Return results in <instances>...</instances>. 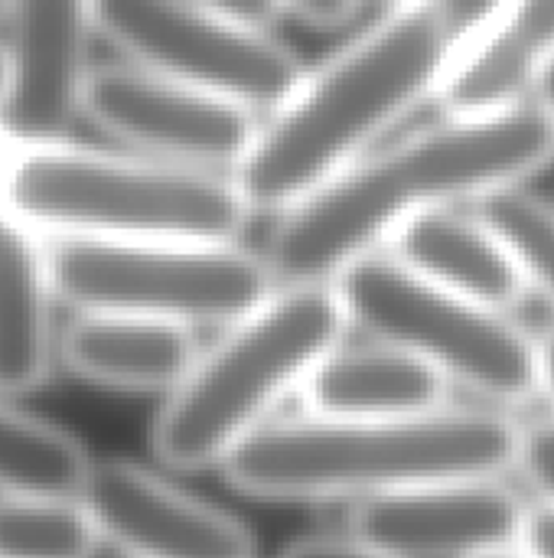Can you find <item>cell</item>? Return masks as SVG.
<instances>
[{
    "mask_svg": "<svg viewBox=\"0 0 554 558\" xmlns=\"http://www.w3.org/2000/svg\"><path fill=\"white\" fill-rule=\"evenodd\" d=\"M405 268L493 311H513L529 294V275L506 235L473 206L434 209L408 219L385 245Z\"/></svg>",
    "mask_w": 554,
    "mask_h": 558,
    "instance_id": "4fadbf2b",
    "label": "cell"
},
{
    "mask_svg": "<svg viewBox=\"0 0 554 558\" xmlns=\"http://www.w3.org/2000/svg\"><path fill=\"white\" fill-rule=\"evenodd\" d=\"M52 268L36 229L0 206V396L36 392L59 356Z\"/></svg>",
    "mask_w": 554,
    "mask_h": 558,
    "instance_id": "e0dca14e",
    "label": "cell"
},
{
    "mask_svg": "<svg viewBox=\"0 0 554 558\" xmlns=\"http://www.w3.org/2000/svg\"><path fill=\"white\" fill-rule=\"evenodd\" d=\"M101 543L75 497H0V558H91Z\"/></svg>",
    "mask_w": 554,
    "mask_h": 558,
    "instance_id": "d6986e66",
    "label": "cell"
},
{
    "mask_svg": "<svg viewBox=\"0 0 554 558\" xmlns=\"http://www.w3.org/2000/svg\"><path fill=\"white\" fill-rule=\"evenodd\" d=\"M513 471L539 494V504L554 507V422H535L519 428Z\"/></svg>",
    "mask_w": 554,
    "mask_h": 558,
    "instance_id": "44dd1931",
    "label": "cell"
},
{
    "mask_svg": "<svg viewBox=\"0 0 554 558\" xmlns=\"http://www.w3.org/2000/svg\"><path fill=\"white\" fill-rule=\"evenodd\" d=\"M333 288L349 327L415 353L451 386L500 409L539 396L535 337L506 311L431 284L385 248L353 262Z\"/></svg>",
    "mask_w": 554,
    "mask_h": 558,
    "instance_id": "8992f818",
    "label": "cell"
},
{
    "mask_svg": "<svg viewBox=\"0 0 554 558\" xmlns=\"http://www.w3.org/2000/svg\"><path fill=\"white\" fill-rule=\"evenodd\" d=\"M554 163V114L535 98L496 114H444L376 144L278 213L264 262L278 284H333L382 252L398 226L447 206H480Z\"/></svg>",
    "mask_w": 554,
    "mask_h": 558,
    "instance_id": "6da1fadb",
    "label": "cell"
},
{
    "mask_svg": "<svg viewBox=\"0 0 554 558\" xmlns=\"http://www.w3.org/2000/svg\"><path fill=\"white\" fill-rule=\"evenodd\" d=\"M526 517L500 477H454L359 500L349 533L392 558H487L522 543Z\"/></svg>",
    "mask_w": 554,
    "mask_h": 558,
    "instance_id": "30bf717a",
    "label": "cell"
},
{
    "mask_svg": "<svg viewBox=\"0 0 554 558\" xmlns=\"http://www.w3.org/2000/svg\"><path fill=\"white\" fill-rule=\"evenodd\" d=\"M519 549H526L532 558H554V507L549 504L529 507Z\"/></svg>",
    "mask_w": 554,
    "mask_h": 558,
    "instance_id": "d4e9b609",
    "label": "cell"
},
{
    "mask_svg": "<svg viewBox=\"0 0 554 558\" xmlns=\"http://www.w3.org/2000/svg\"><path fill=\"white\" fill-rule=\"evenodd\" d=\"M554 69V0H506L467 46L438 105L444 114H496L539 98Z\"/></svg>",
    "mask_w": 554,
    "mask_h": 558,
    "instance_id": "5bb4252c",
    "label": "cell"
},
{
    "mask_svg": "<svg viewBox=\"0 0 554 558\" xmlns=\"http://www.w3.org/2000/svg\"><path fill=\"white\" fill-rule=\"evenodd\" d=\"M506 0H395L307 69L284 105L261 118L232 173L255 213H284L330 173L385 141L447 75Z\"/></svg>",
    "mask_w": 554,
    "mask_h": 558,
    "instance_id": "7a4b0ae2",
    "label": "cell"
},
{
    "mask_svg": "<svg viewBox=\"0 0 554 558\" xmlns=\"http://www.w3.org/2000/svg\"><path fill=\"white\" fill-rule=\"evenodd\" d=\"M199 350L193 327L121 311H78L59 337V360L75 376L124 392L167 396Z\"/></svg>",
    "mask_w": 554,
    "mask_h": 558,
    "instance_id": "2e32d148",
    "label": "cell"
},
{
    "mask_svg": "<svg viewBox=\"0 0 554 558\" xmlns=\"http://www.w3.org/2000/svg\"><path fill=\"white\" fill-rule=\"evenodd\" d=\"M451 383L415 353L385 343H336L300 386L307 415L389 422L451 405Z\"/></svg>",
    "mask_w": 554,
    "mask_h": 558,
    "instance_id": "9a60e30c",
    "label": "cell"
},
{
    "mask_svg": "<svg viewBox=\"0 0 554 558\" xmlns=\"http://www.w3.org/2000/svg\"><path fill=\"white\" fill-rule=\"evenodd\" d=\"M98 0H10V98L0 111L16 144L65 141L82 118Z\"/></svg>",
    "mask_w": 554,
    "mask_h": 558,
    "instance_id": "7c38bea8",
    "label": "cell"
},
{
    "mask_svg": "<svg viewBox=\"0 0 554 558\" xmlns=\"http://www.w3.org/2000/svg\"><path fill=\"white\" fill-rule=\"evenodd\" d=\"M98 36L127 62L238 101L261 118L307 65L274 33L235 26L199 0H98Z\"/></svg>",
    "mask_w": 554,
    "mask_h": 558,
    "instance_id": "ba28073f",
    "label": "cell"
},
{
    "mask_svg": "<svg viewBox=\"0 0 554 558\" xmlns=\"http://www.w3.org/2000/svg\"><path fill=\"white\" fill-rule=\"evenodd\" d=\"M516 248L532 294L554 304V206L549 199L519 190L490 196L477 206Z\"/></svg>",
    "mask_w": 554,
    "mask_h": 558,
    "instance_id": "ffe728a7",
    "label": "cell"
},
{
    "mask_svg": "<svg viewBox=\"0 0 554 558\" xmlns=\"http://www.w3.org/2000/svg\"><path fill=\"white\" fill-rule=\"evenodd\" d=\"M281 558H392L379 553L376 546L349 536H317V539H304L294 543L291 549H284Z\"/></svg>",
    "mask_w": 554,
    "mask_h": 558,
    "instance_id": "603a6c76",
    "label": "cell"
},
{
    "mask_svg": "<svg viewBox=\"0 0 554 558\" xmlns=\"http://www.w3.org/2000/svg\"><path fill=\"white\" fill-rule=\"evenodd\" d=\"M535 350H539V392L554 409V327L535 340Z\"/></svg>",
    "mask_w": 554,
    "mask_h": 558,
    "instance_id": "484cf974",
    "label": "cell"
},
{
    "mask_svg": "<svg viewBox=\"0 0 554 558\" xmlns=\"http://www.w3.org/2000/svg\"><path fill=\"white\" fill-rule=\"evenodd\" d=\"M10 16V0H0V20Z\"/></svg>",
    "mask_w": 554,
    "mask_h": 558,
    "instance_id": "4dcf8cb0",
    "label": "cell"
},
{
    "mask_svg": "<svg viewBox=\"0 0 554 558\" xmlns=\"http://www.w3.org/2000/svg\"><path fill=\"white\" fill-rule=\"evenodd\" d=\"M78 500L124 558H255L242 520L121 458L95 461Z\"/></svg>",
    "mask_w": 554,
    "mask_h": 558,
    "instance_id": "8fae6325",
    "label": "cell"
},
{
    "mask_svg": "<svg viewBox=\"0 0 554 558\" xmlns=\"http://www.w3.org/2000/svg\"><path fill=\"white\" fill-rule=\"evenodd\" d=\"M366 3V0H362ZM376 3H382V7H389V3H395V0H376Z\"/></svg>",
    "mask_w": 554,
    "mask_h": 558,
    "instance_id": "1f68e13d",
    "label": "cell"
},
{
    "mask_svg": "<svg viewBox=\"0 0 554 558\" xmlns=\"http://www.w3.org/2000/svg\"><path fill=\"white\" fill-rule=\"evenodd\" d=\"M56 294L75 311H121L229 327L281 284L264 255L209 239H49Z\"/></svg>",
    "mask_w": 554,
    "mask_h": 558,
    "instance_id": "52a82bcc",
    "label": "cell"
},
{
    "mask_svg": "<svg viewBox=\"0 0 554 558\" xmlns=\"http://www.w3.org/2000/svg\"><path fill=\"white\" fill-rule=\"evenodd\" d=\"M10 150H13V137L3 131V124H0V170H3V163H7V157H10Z\"/></svg>",
    "mask_w": 554,
    "mask_h": 558,
    "instance_id": "f1b7e54d",
    "label": "cell"
},
{
    "mask_svg": "<svg viewBox=\"0 0 554 558\" xmlns=\"http://www.w3.org/2000/svg\"><path fill=\"white\" fill-rule=\"evenodd\" d=\"M82 114L134 154L229 177L261 131L258 111L127 59L91 69Z\"/></svg>",
    "mask_w": 554,
    "mask_h": 558,
    "instance_id": "9c48e42d",
    "label": "cell"
},
{
    "mask_svg": "<svg viewBox=\"0 0 554 558\" xmlns=\"http://www.w3.org/2000/svg\"><path fill=\"white\" fill-rule=\"evenodd\" d=\"M539 101L554 114V69L545 75V82H542V88H539Z\"/></svg>",
    "mask_w": 554,
    "mask_h": 558,
    "instance_id": "83f0119b",
    "label": "cell"
},
{
    "mask_svg": "<svg viewBox=\"0 0 554 558\" xmlns=\"http://www.w3.org/2000/svg\"><path fill=\"white\" fill-rule=\"evenodd\" d=\"M284 7L313 29H336L359 13L362 0H284Z\"/></svg>",
    "mask_w": 554,
    "mask_h": 558,
    "instance_id": "cb8c5ba5",
    "label": "cell"
},
{
    "mask_svg": "<svg viewBox=\"0 0 554 558\" xmlns=\"http://www.w3.org/2000/svg\"><path fill=\"white\" fill-rule=\"evenodd\" d=\"M487 558H532V556H529L526 549H519V546H516V549H506V553H496V556H487Z\"/></svg>",
    "mask_w": 554,
    "mask_h": 558,
    "instance_id": "f546056e",
    "label": "cell"
},
{
    "mask_svg": "<svg viewBox=\"0 0 554 558\" xmlns=\"http://www.w3.org/2000/svg\"><path fill=\"white\" fill-rule=\"evenodd\" d=\"M0 206L49 239L235 242L255 209L229 173L85 144H16Z\"/></svg>",
    "mask_w": 554,
    "mask_h": 558,
    "instance_id": "277c9868",
    "label": "cell"
},
{
    "mask_svg": "<svg viewBox=\"0 0 554 558\" xmlns=\"http://www.w3.org/2000/svg\"><path fill=\"white\" fill-rule=\"evenodd\" d=\"M91 458L75 435L0 396V497H82Z\"/></svg>",
    "mask_w": 554,
    "mask_h": 558,
    "instance_id": "ac0fdd59",
    "label": "cell"
},
{
    "mask_svg": "<svg viewBox=\"0 0 554 558\" xmlns=\"http://www.w3.org/2000/svg\"><path fill=\"white\" fill-rule=\"evenodd\" d=\"M519 428L500 409L447 405L431 415L349 422H268L222 464L225 481L258 500H369L405 487L500 477L516 464Z\"/></svg>",
    "mask_w": 554,
    "mask_h": 558,
    "instance_id": "3957f363",
    "label": "cell"
},
{
    "mask_svg": "<svg viewBox=\"0 0 554 558\" xmlns=\"http://www.w3.org/2000/svg\"><path fill=\"white\" fill-rule=\"evenodd\" d=\"M199 3L235 26H248L261 33H271L274 23L287 13L284 0H199Z\"/></svg>",
    "mask_w": 554,
    "mask_h": 558,
    "instance_id": "7402d4cb",
    "label": "cell"
},
{
    "mask_svg": "<svg viewBox=\"0 0 554 558\" xmlns=\"http://www.w3.org/2000/svg\"><path fill=\"white\" fill-rule=\"evenodd\" d=\"M10 82H13L10 52H7V46L0 43V111H3V105H7V98H10Z\"/></svg>",
    "mask_w": 554,
    "mask_h": 558,
    "instance_id": "4316f807",
    "label": "cell"
},
{
    "mask_svg": "<svg viewBox=\"0 0 554 558\" xmlns=\"http://www.w3.org/2000/svg\"><path fill=\"white\" fill-rule=\"evenodd\" d=\"M346 307L333 284H284L261 307L222 327L189 373L167 392L153 428V454L173 471L222 468L300 392L313 366L343 343Z\"/></svg>",
    "mask_w": 554,
    "mask_h": 558,
    "instance_id": "5b68a950",
    "label": "cell"
}]
</instances>
